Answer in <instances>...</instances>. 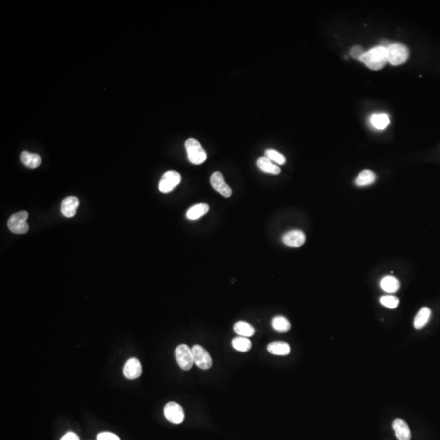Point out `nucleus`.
Returning a JSON list of instances; mask_svg holds the SVG:
<instances>
[{"instance_id": "nucleus-1", "label": "nucleus", "mask_w": 440, "mask_h": 440, "mask_svg": "<svg viewBox=\"0 0 440 440\" xmlns=\"http://www.w3.org/2000/svg\"><path fill=\"white\" fill-rule=\"evenodd\" d=\"M360 60L370 70H382L388 62L387 48L382 46L373 47L369 51H366Z\"/></svg>"}, {"instance_id": "nucleus-16", "label": "nucleus", "mask_w": 440, "mask_h": 440, "mask_svg": "<svg viewBox=\"0 0 440 440\" xmlns=\"http://www.w3.org/2000/svg\"><path fill=\"white\" fill-rule=\"evenodd\" d=\"M267 351L276 355H287L290 353V347L285 342H273L267 346Z\"/></svg>"}, {"instance_id": "nucleus-3", "label": "nucleus", "mask_w": 440, "mask_h": 440, "mask_svg": "<svg viewBox=\"0 0 440 440\" xmlns=\"http://www.w3.org/2000/svg\"><path fill=\"white\" fill-rule=\"evenodd\" d=\"M185 148L188 153V160L192 164L200 165L203 163L207 158L206 151L197 139H188L185 142Z\"/></svg>"}, {"instance_id": "nucleus-20", "label": "nucleus", "mask_w": 440, "mask_h": 440, "mask_svg": "<svg viewBox=\"0 0 440 440\" xmlns=\"http://www.w3.org/2000/svg\"><path fill=\"white\" fill-rule=\"evenodd\" d=\"M209 211V206L206 203L194 205L187 211V217L190 220H196L206 215Z\"/></svg>"}, {"instance_id": "nucleus-25", "label": "nucleus", "mask_w": 440, "mask_h": 440, "mask_svg": "<svg viewBox=\"0 0 440 440\" xmlns=\"http://www.w3.org/2000/svg\"><path fill=\"white\" fill-rule=\"evenodd\" d=\"M265 157L269 158L272 162H276L279 165H284L286 162V158L285 156L282 155L281 153H279L275 149H271V148H269L265 151Z\"/></svg>"}, {"instance_id": "nucleus-5", "label": "nucleus", "mask_w": 440, "mask_h": 440, "mask_svg": "<svg viewBox=\"0 0 440 440\" xmlns=\"http://www.w3.org/2000/svg\"><path fill=\"white\" fill-rule=\"evenodd\" d=\"M176 361L183 370H190L194 364L192 349L186 344L178 345L176 349Z\"/></svg>"}, {"instance_id": "nucleus-21", "label": "nucleus", "mask_w": 440, "mask_h": 440, "mask_svg": "<svg viewBox=\"0 0 440 440\" xmlns=\"http://www.w3.org/2000/svg\"><path fill=\"white\" fill-rule=\"evenodd\" d=\"M233 329H234L235 333L238 334L239 336L246 337V338L253 336L255 332L254 327L245 321H239V322L236 323Z\"/></svg>"}, {"instance_id": "nucleus-15", "label": "nucleus", "mask_w": 440, "mask_h": 440, "mask_svg": "<svg viewBox=\"0 0 440 440\" xmlns=\"http://www.w3.org/2000/svg\"><path fill=\"white\" fill-rule=\"evenodd\" d=\"M376 176L375 173L372 172L370 170H364L359 173V176L355 179V183L356 185L359 187H365V186L371 185L375 182Z\"/></svg>"}, {"instance_id": "nucleus-24", "label": "nucleus", "mask_w": 440, "mask_h": 440, "mask_svg": "<svg viewBox=\"0 0 440 440\" xmlns=\"http://www.w3.org/2000/svg\"><path fill=\"white\" fill-rule=\"evenodd\" d=\"M232 347L241 352H246L250 350L252 347L251 341L246 337H236L232 342Z\"/></svg>"}, {"instance_id": "nucleus-7", "label": "nucleus", "mask_w": 440, "mask_h": 440, "mask_svg": "<svg viewBox=\"0 0 440 440\" xmlns=\"http://www.w3.org/2000/svg\"><path fill=\"white\" fill-rule=\"evenodd\" d=\"M194 364L202 370H207L212 366V359L209 352L202 346L195 345L192 348Z\"/></svg>"}, {"instance_id": "nucleus-14", "label": "nucleus", "mask_w": 440, "mask_h": 440, "mask_svg": "<svg viewBox=\"0 0 440 440\" xmlns=\"http://www.w3.org/2000/svg\"><path fill=\"white\" fill-rule=\"evenodd\" d=\"M257 167L259 169L268 174L278 175L280 173V168L278 166L274 164L272 161L266 157H261L258 158Z\"/></svg>"}, {"instance_id": "nucleus-8", "label": "nucleus", "mask_w": 440, "mask_h": 440, "mask_svg": "<svg viewBox=\"0 0 440 440\" xmlns=\"http://www.w3.org/2000/svg\"><path fill=\"white\" fill-rule=\"evenodd\" d=\"M165 417L173 424H180L184 420V412L178 403L170 402L164 408Z\"/></svg>"}, {"instance_id": "nucleus-22", "label": "nucleus", "mask_w": 440, "mask_h": 440, "mask_svg": "<svg viewBox=\"0 0 440 440\" xmlns=\"http://www.w3.org/2000/svg\"><path fill=\"white\" fill-rule=\"evenodd\" d=\"M371 124L378 130H383L389 125V116L386 114H373L370 118Z\"/></svg>"}, {"instance_id": "nucleus-19", "label": "nucleus", "mask_w": 440, "mask_h": 440, "mask_svg": "<svg viewBox=\"0 0 440 440\" xmlns=\"http://www.w3.org/2000/svg\"><path fill=\"white\" fill-rule=\"evenodd\" d=\"M431 310L428 308H422L419 310V312L417 313L416 317L414 319V327L415 329H421L428 323L430 318H431Z\"/></svg>"}, {"instance_id": "nucleus-11", "label": "nucleus", "mask_w": 440, "mask_h": 440, "mask_svg": "<svg viewBox=\"0 0 440 440\" xmlns=\"http://www.w3.org/2000/svg\"><path fill=\"white\" fill-rule=\"evenodd\" d=\"M283 243L290 247H300L306 241V236L300 230H293L282 236Z\"/></svg>"}, {"instance_id": "nucleus-17", "label": "nucleus", "mask_w": 440, "mask_h": 440, "mask_svg": "<svg viewBox=\"0 0 440 440\" xmlns=\"http://www.w3.org/2000/svg\"><path fill=\"white\" fill-rule=\"evenodd\" d=\"M381 288L387 293H395L400 287V283L394 276H387L382 278L380 283Z\"/></svg>"}, {"instance_id": "nucleus-13", "label": "nucleus", "mask_w": 440, "mask_h": 440, "mask_svg": "<svg viewBox=\"0 0 440 440\" xmlns=\"http://www.w3.org/2000/svg\"><path fill=\"white\" fill-rule=\"evenodd\" d=\"M79 199L76 197H68L61 203V212L65 217L70 218L75 216L79 206Z\"/></svg>"}, {"instance_id": "nucleus-27", "label": "nucleus", "mask_w": 440, "mask_h": 440, "mask_svg": "<svg viewBox=\"0 0 440 440\" xmlns=\"http://www.w3.org/2000/svg\"><path fill=\"white\" fill-rule=\"evenodd\" d=\"M364 53H365V51L361 46H354L350 51L351 56L355 60H361Z\"/></svg>"}, {"instance_id": "nucleus-10", "label": "nucleus", "mask_w": 440, "mask_h": 440, "mask_svg": "<svg viewBox=\"0 0 440 440\" xmlns=\"http://www.w3.org/2000/svg\"><path fill=\"white\" fill-rule=\"evenodd\" d=\"M141 363L136 358H131L126 362L123 368V375L130 380L139 378L142 374Z\"/></svg>"}, {"instance_id": "nucleus-6", "label": "nucleus", "mask_w": 440, "mask_h": 440, "mask_svg": "<svg viewBox=\"0 0 440 440\" xmlns=\"http://www.w3.org/2000/svg\"><path fill=\"white\" fill-rule=\"evenodd\" d=\"M180 182L181 175L178 172L168 171L162 176L158 184V189L162 193H168L174 190Z\"/></svg>"}, {"instance_id": "nucleus-29", "label": "nucleus", "mask_w": 440, "mask_h": 440, "mask_svg": "<svg viewBox=\"0 0 440 440\" xmlns=\"http://www.w3.org/2000/svg\"><path fill=\"white\" fill-rule=\"evenodd\" d=\"M60 440H79V438L76 434L73 433V432H68L67 434H65V436H63L62 438L60 439Z\"/></svg>"}, {"instance_id": "nucleus-23", "label": "nucleus", "mask_w": 440, "mask_h": 440, "mask_svg": "<svg viewBox=\"0 0 440 440\" xmlns=\"http://www.w3.org/2000/svg\"><path fill=\"white\" fill-rule=\"evenodd\" d=\"M271 325L276 331L280 333H285L290 330L291 324L290 321L284 316H276L271 321Z\"/></svg>"}, {"instance_id": "nucleus-4", "label": "nucleus", "mask_w": 440, "mask_h": 440, "mask_svg": "<svg viewBox=\"0 0 440 440\" xmlns=\"http://www.w3.org/2000/svg\"><path fill=\"white\" fill-rule=\"evenodd\" d=\"M27 219V211H21L13 214L7 222L10 231L15 234H26L29 230V225L26 222Z\"/></svg>"}, {"instance_id": "nucleus-2", "label": "nucleus", "mask_w": 440, "mask_h": 440, "mask_svg": "<svg viewBox=\"0 0 440 440\" xmlns=\"http://www.w3.org/2000/svg\"><path fill=\"white\" fill-rule=\"evenodd\" d=\"M387 60L392 65H400L409 57L408 47L400 44L394 43L387 47Z\"/></svg>"}, {"instance_id": "nucleus-9", "label": "nucleus", "mask_w": 440, "mask_h": 440, "mask_svg": "<svg viewBox=\"0 0 440 440\" xmlns=\"http://www.w3.org/2000/svg\"><path fill=\"white\" fill-rule=\"evenodd\" d=\"M211 184L212 188L224 197H230L232 191L228 184L225 182L222 173L216 172L211 176Z\"/></svg>"}, {"instance_id": "nucleus-26", "label": "nucleus", "mask_w": 440, "mask_h": 440, "mask_svg": "<svg viewBox=\"0 0 440 440\" xmlns=\"http://www.w3.org/2000/svg\"><path fill=\"white\" fill-rule=\"evenodd\" d=\"M380 302L383 306L390 308V309H395L399 304V299L397 297L392 296V295L382 296L380 299Z\"/></svg>"}, {"instance_id": "nucleus-28", "label": "nucleus", "mask_w": 440, "mask_h": 440, "mask_svg": "<svg viewBox=\"0 0 440 440\" xmlns=\"http://www.w3.org/2000/svg\"><path fill=\"white\" fill-rule=\"evenodd\" d=\"M97 440H120V439L111 432H102L98 435Z\"/></svg>"}, {"instance_id": "nucleus-12", "label": "nucleus", "mask_w": 440, "mask_h": 440, "mask_svg": "<svg viewBox=\"0 0 440 440\" xmlns=\"http://www.w3.org/2000/svg\"><path fill=\"white\" fill-rule=\"evenodd\" d=\"M392 427L394 429L396 437L398 440H410L412 438L410 428L407 424V422L403 419L398 418L395 420Z\"/></svg>"}, {"instance_id": "nucleus-18", "label": "nucleus", "mask_w": 440, "mask_h": 440, "mask_svg": "<svg viewBox=\"0 0 440 440\" xmlns=\"http://www.w3.org/2000/svg\"><path fill=\"white\" fill-rule=\"evenodd\" d=\"M21 160L25 166L30 168H36L41 164V158L36 153L24 151L21 154Z\"/></svg>"}]
</instances>
